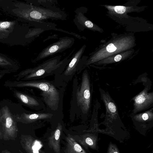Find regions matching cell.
Segmentation results:
<instances>
[{
	"label": "cell",
	"mask_w": 153,
	"mask_h": 153,
	"mask_svg": "<svg viewBox=\"0 0 153 153\" xmlns=\"http://www.w3.org/2000/svg\"><path fill=\"white\" fill-rule=\"evenodd\" d=\"M16 86L38 88L41 91V99L45 105L46 111L61 117L63 115V102L65 88L57 86L53 81L45 79L19 82Z\"/></svg>",
	"instance_id": "6da1fadb"
},
{
	"label": "cell",
	"mask_w": 153,
	"mask_h": 153,
	"mask_svg": "<svg viewBox=\"0 0 153 153\" xmlns=\"http://www.w3.org/2000/svg\"><path fill=\"white\" fill-rule=\"evenodd\" d=\"M73 86L70 115L87 114L91 105V84L86 70L82 74L80 84L79 85L75 77Z\"/></svg>",
	"instance_id": "7a4b0ae2"
},
{
	"label": "cell",
	"mask_w": 153,
	"mask_h": 153,
	"mask_svg": "<svg viewBox=\"0 0 153 153\" xmlns=\"http://www.w3.org/2000/svg\"><path fill=\"white\" fill-rule=\"evenodd\" d=\"M73 51L61 61L62 56H56L45 60L34 68L26 69L22 72V75L25 76L23 79L38 80L61 74L71 60Z\"/></svg>",
	"instance_id": "3957f363"
},
{
	"label": "cell",
	"mask_w": 153,
	"mask_h": 153,
	"mask_svg": "<svg viewBox=\"0 0 153 153\" xmlns=\"http://www.w3.org/2000/svg\"><path fill=\"white\" fill-rule=\"evenodd\" d=\"M17 14L21 17L30 21L40 22L48 19L65 20L66 13L56 7H42L32 4H25Z\"/></svg>",
	"instance_id": "277c9868"
},
{
	"label": "cell",
	"mask_w": 153,
	"mask_h": 153,
	"mask_svg": "<svg viewBox=\"0 0 153 153\" xmlns=\"http://www.w3.org/2000/svg\"><path fill=\"white\" fill-rule=\"evenodd\" d=\"M85 48L84 45L72 54L71 60L63 72L54 76L53 81L56 85L65 88L77 72L81 64L82 56Z\"/></svg>",
	"instance_id": "5b68a950"
},
{
	"label": "cell",
	"mask_w": 153,
	"mask_h": 153,
	"mask_svg": "<svg viewBox=\"0 0 153 153\" xmlns=\"http://www.w3.org/2000/svg\"><path fill=\"white\" fill-rule=\"evenodd\" d=\"M0 126L4 140H15L18 131L17 125L15 119L6 105L0 110Z\"/></svg>",
	"instance_id": "8992f818"
},
{
	"label": "cell",
	"mask_w": 153,
	"mask_h": 153,
	"mask_svg": "<svg viewBox=\"0 0 153 153\" xmlns=\"http://www.w3.org/2000/svg\"><path fill=\"white\" fill-rule=\"evenodd\" d=\"M74 38L69 36L59 38L57 41L43 49L35 59L34 62L39 61L64 51L71 47L74 44Z\"/></svg>",
	"instance_id": "52a82bcc"
},
{
	"label": "cell",
	"mask_w": 153,
	"mask_h": 153,
	"mask_svg": "<svg viewBox=\"0 0 153 153\" xmlns=\"http://www.w3.org/2000/svg\"><path fill=\"white\" fill-rule=\"evenodd\" d=\"M148 91V87H147L132 99L134 108L132 115L136 114L153 105V92H149Z\"/></svg>",
	"instance_id": "ba28073f"
},
{
	"label": "cell",
	"mask_w": 153,
	"mask_h": 153,
	"mask_svg": "<svg viewBox=\"0 0 153 153\" xmlns=\"http://www.w3.org/2000/svg\"><path fill=\"white\" fill-rule=\"evenodd\" d=\"M61 117L52 113L45 111L28 113L25 112L16 116L15 119L23 123H29L37 121L52 119Z\"/></svg>",
	"instance_id": "9c48e42d"
},
{
	"label": "cell",
	"mask_w": 153,
	"mask_h": 153,
	"mask_svg": "<svg viewBox=\"0 0 153 153\" xmlns=\"http://www.w3.org/2000/svg\"><path fill=\"white\" fill-rule=\"evenodd\" d=\"M99 91L101 99L105 108L106 118L112 120L119 117L117 107L109 94L100 88Z\"/></svg>",
	"instance_id": "30bf717a"
},
{
	"label": "cell",
	"mask_w": 153,
	"mask_h": 153,
	"mask_svg": "<svg viewBox=\"0 0 153 153\" xmlns=\"http://www.w3.org/2000/svg\"><path fill=\"white\" fill-rule=\"evenodd\" d=\"M17 97L25 105L38 111H46L45 105L40 98L33 97L16 91Z\"/></svg>",
	"instance_id": "8fae6325"
},
{
	"label": "cell",
	"mask_w": 153,
	"mask_h": 153,
	"mask_svg": "<svg viewBox=\"0 0 153 153\" xmlns=\"http://www.w3.org/2000/svg\"><path fill=\"white\" fill-rule=\"evenodd\" d=\"M20 142L27 153H40L39 151L43 146L40 141L30 135L21 136Z\"/></svg>",
	"instance_id": "7c38bea8"
},
{
	"label": "cell",
	"mask_w": 153,
	"mask_h": 153,
	"mask_svg": "<svg viewBox=\"0 0 153 153\" xmlns=\"http://www.w3.org/2000/svg\"><path fill=\"white\" fill-rule=\"evenodd\" d=\"M62 129V124L60 122L58 123L56 128L48 138L49 146L56 153L60 152L59 142Z\"/></svg>",
	"instance_id": "4fadbf2b"
},
{
	"label": "cell",
	"mask_w": 153,
	"mask_h": 153,
	"mask_svg": "<svg viewBox=\"0 0 153 153\" xmlns=\"http://www.w3.org/2000/svg\"><path fill=\"white\" fill-rule=\"evenodd\" d=\"M66 153H86L81 146L71 135L66 138Z\"/></svg>",
	"instance_id": "5bb4252c"
},
{
	"label": "cell",
	"mask_w": 153,
	"mask_h": 153,
	"mask_svg": "<svg viewBox=\"0 0 153 153\" xmlns=\"http://www.w3.org/2000/svg\"><path fill=\"white\" fill-rule=\"evenodd\" d=\"M152 109L142 113L135 114L134 115V118L136 120L140 121H145L152 120L153 118Z\"/></svg>",
	"instance_id": "9a60e30c"
},
{
	"label": "cell",
	"mask_w": 153,
	"mask_h": 153,
	"mask_svg": "<svg viewBox=\"0 0 153 153\" xmlns=\"http://www.w3.org/2000/svg\"><path fill=\"white\" fill-rule=\"evenodd\" d=\"M15 24L14 22H0V33H7L12 29Z\"/></svg>",
	"instance_id": "2e32d148"
},
{
	"label": "cell",
	"mask_w": 153,
	"mask_h": 153,
	"mask_svg": "<svg viewBox=\"0 0 153 153\" xmlns=\"http://www.w3.org/2000/svg\"><path fill=\"white\" fill-rule=\"evenodd\" d=\"M11 63L4 57L0 55V65L4 66L7 65H11Z\"/></svg>",
	"instance_id": "e0dca14e"
},
{
	"label": "cell",
	"mask_w": 153,
	"mask_h": 153,
	"mask_svg": "<svg viewBox=\"0 0 153 153\" xmlns=\"http://www.w3.org/2000/svg\"><path fill=\"white\" fill-rule=\"evenodd\" d=\"M126 7L123 6H116L114 7V10L115 12L119 14H122L126 11Z\"/></svg>",
	"instance_id": "ac0fdd59"
},
{
	"label": "cell",
	"mask_w": 153,
	"mask_h": 153,
	"mask_svg": "<svg viewBox=\"0 0 153 153\" xmlns=\"http://www.w3.org/2000/svg\"><path fill=\"white\" fill-rule=\"evenodd\" d=\"M117 49V48L112 43L108 44L106 47L107 51L109 52H112L115 51Z\"/></svg>",
	"instance_id": "d6986e66"
},
{
	"label": "cell",
	"mask_w": 153,
	"mask_h": 153,
	"mask_svg": "<svg viewBox=\"0 0 153 153\" xmlns=\"http://www.w3.org/2000/svg\"><path fill=\"white\" fill-rule=\"evenodd\" d=\"M122 58V56L120 55H117L114 57V60L116 62L120 61Z\"/></svg>",
	"instance_id": "ffe728a7"
},
{
	"label": "cell",
	"mask_w": 153,
	"mask_h": 153,
	"mask_svg": "<svg viewBox=\"0 0 153 153\" xmlns=\"http://www.w3.org/2000/svg\"><path fill=\"white\" fill-rule=\"evenodd\" d=\"M1 153H11L10 152L8 151V150H4Z\"/></svg>",
	"instance_id": "44dd1931"
},
{
	"label": "cell",
	"mask_w": 153,
	"mask_h": 153,
	"mask_svg": "<svg viewBox=\"0 0 153 153\" xmlns=\"http://www.w3.org/2000/svg\"><path fill=\"white\" fill-rule=\"evenodd\" d=\"M2 133H1V129L0 128V140H1V139L2 138Z\"/></svg>",
	"instance_id": "7402d4cb"
},
{
	"label": "cell",
	"mask_w": 153,
	"mask_h": 153,
	"mask_svg": "<svg viewBox=\"0 0 153 153\" xmlns=\"http://www.w3.org/2000/svg\"><path fill=\"white\" fill-rule=\"evenodd\" d=\"M3 75L2 74H0V79H1L2 77V76H3Z\"/></svg>",
	"instance_id": "603a6c76"
}]
</instances>
